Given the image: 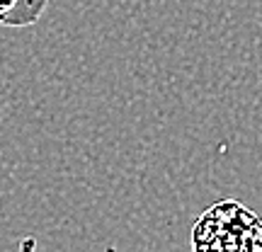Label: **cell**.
Instances as JSON below:
<instances>
[{"label":"cell","mask_w":262,"mask_h":252,"mask_svg":"<svg viewBox=\"0 0 262 252\" xmlns=\"http://www.w3.org/2000/svg\"><path fill=\"white\" fill-rule=\"evenodd\" d=\"M192 252H262V221L233 199L219 201L192 228Z\"/></svg>","instance_id":"obj_1"},{"label":"cell","mask_w":262,"mask_h":252,"mask_svg":"<svg viewBox=\"0 0 262 252\" xmlns=\"http://www.w3.org/2000/svg\"><path fill=\"white\" fill-rule=\"evenodd\" d=\"M49 0H0V25L3 27H32L44 15Z\"/></svg>","instance_id":"obj_2"}]
</instances>
